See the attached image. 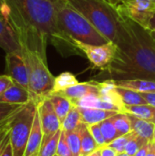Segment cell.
<instances>
[{
	"mask_svg": "<svg viewBox=\"0 0 155 156\" xmlns=\"http://www.w3.org/2000/svg\"><path fill=\"white\" fill-rule=\"evenodd\" d=\"M7 19L22 49L39 55L47 62V46L62 56L83 55L77 44L58 27L52 0H3Z\"/></svg>",
	"mask_w": 155,
	"mask_h": 156,
	"instance_id": "1",
	"label": "cell"
},
{
	"mask_svg": "<svg viewBox=\"0 0 155 156\" xmlns=\"http://www.w3.org/2000/svg\"><path fill=\"white\" fill-rule=\"evenodd\" d=\"M119 14L117 51L113 61L102 70L107 80L146 79L155 80V41L150 31Z\"/></svg>",
	"mask_w": 155,
	"mask_h": 156,
	"instance_id": "2",
	"label": "cell"
},
{
	"mask_svg": "<svg viewBox=\"0 0 155 156\" xmlns=\"http://www.w3.org/2000/svg\"><path fill=\"white\" fill-rule=\"evenodd\" d=\"M52 1L58 28L76 44L99 46L110 42L67 0Z\"/></svg>",
	"mask_w": 155,
	"mask_h": 156,
	"instance_id": "3",
	"label": "cell"
},
{
	"mask_svg": "<svg viewBox=\"0 0 155 156\" xmlns=\"http://www.w3.org/2000/svg\"><path fill=\"white\" fill-rule=\"evenodd\" d=\"M109 41L117 40L119 14L104 0H67Z\"/></svg>",
	"mask_w": 155,
	"mask_h": 156,
	"instance_id": "4",
	"label": "cell"
},
{
	"mask_svg": "<svg viewBox=\"0 0 155 156\" xmlns=\"http://www.w3.org/2000/svg\"><path fill=\"white\" fill-rule=\"evenodd\" d=\"M28 68V90L37 103L54 91L55 77L50 73L48 63L35 52L22 49Z\"/></svg>",
	"mask_w": 155,
	"mask_h": 156,
	"instance_id": "5",
	"label": "cell"
},
{
	"mask_svg": "<svg viewBox=\"0 0 155 156\" xmlns=\"http://www.w3.org/2000/svg\"><path fill=\"white\" fill-rule=\"evenodd\" d=\"M37 111V103L31 100L23 105L7 122L13 156H25Z\"/></svg>",
	"mask_w": 155,
	"mask_h": 156,
	"instance_id": "6",
	"label": "cell"
},
{
	"mask_svg": "<svg viewBox=\"0 0 155 156\" xmlns=\"http://www.w3.org/2000/svg\"><path fill=\"white\" fill-rule=\"evenodd\" d=\"M115 9L118 13L148 29L150 20L155 14V2L153 0H122Z\"/></svg>",
	"mask_w": 155,
	"mask_h": 156,
	"instance_id": "7",
	"label": "cell"
},
{
	"mask_svg": "<svg viewBox=\"0 0 155 156\" xmlns=\"http://www.w3.org/2000/svg\"><path fill=\"white\" fill-rule=\"evenodd\" d=\"M77 46L93 67L100 69V70L107 69V67L113 61L117 51L116 44L111 41L99 46L86 44H77Z\"/></svg>",
	"mask_w": 155,
	"mask_h": 156,
	"instance_id": "8",
	"label": "cell"
},
{
	"mask_svg": "<svg viewBox=\"0 0 155 156\" xmlns=\"http://www.w3.org/2000/svg\"><path fill=\"white\" fill-rule=\"evenodd\" d=\"M5 74L14 82L28 90V68L23 53L8 52L5 54Z\"/></svg>",
	"mask_w": 155,
	"mask_h": 156,
	"instance_id": "9",
	"label": "cell"
},
{
	"mask_svg": "<svg viewBox=\"0 0 155 156\" xmlns=\"http://www.w3.org/2000/svg\"><path fill=\"white\" fill-rule=\"evenodd\" d=\"M37 112L44 137H48L61 130V122L48 97L37 103Z\"/></svg>",
	"mask_w": 155,
	"mask_h": 156,
	"instance_id": "10",
	"label": "cell"
},
{
	"mask_svg": "<svg viewBox=\"0 0 155 156\" xmlns=\"http://www.w3.org/2000/svg\"><path fill=\"white\" fill-rule=\"evenodd\" d=\"M0 48L5 53L19 52L22 53V48L17 37L9 25L7 19L0 13Z\"/></svg>",
	"mask_w": 155,
	"mask_h": 156,
	"instance_id": "11",
	"label": "cell"
},
{
	"mask_svg": "<svg viewBox=\"0 0 155 156\" xmlns=\"http://www.w3.org/2000/svg\"><path fill=\"white\" fill-rule=\"evenodd\" d=\"M58 92L69 98L71 101V102H74L76 101H79L82 98L90 95L100 96V89H99L98 81L96 80H90L81 83L79 82Z\"/></svg>",
	"mask_w": 155,
	"mask_h": 156,
	"instance_id": "12",
	"label": "cell"
},
{
	"mask_svg": "<svg viewBox=\"0 0 155 156\" xmlns=\"http://www.w3.org/2000/svg\"><path fill=\"white\" fill-rule=\"evenodd\" d=\"M32 100L29 90L23 86L14 82L2 95H0V102L25 105Z\"/></svg>",
	"mask_w": 155,
	"mask_h": 156,
	"instance_id": "13",
	"label": "cell"
},
{
	"mask_svg": "<svg viewBox=\"0 0 155 156\" xmlns=\"http://www.w3.org/2000/svg\"><path fill=\"white\" fill-rule=\"evenodd\" d=\"M43 137H44V134H43L38 112L37 111V113H36V116L34 119V122L32 125V129H31V132L29 134V138L27 141V145L26 148L25 156H37L39 149L42 144Z\"/></svg>",
	"mask_w": 155,
	"mask_h": 156,
	"instance_id": "14",
	"label": "cell"
},
{
	"mask_svg": "<svg viewBox=\"0 0 155 156\" xmlns=\"http://www.w3.org/2000/svg\"><path fill=\"white\" fill-rule=\"evenodd\" d=\"M78 108L81 114L82 122L86 123L87 125L100 123L114 116L119 112L115 111L101 110V109H95V108H84V107H78Z\"/></svg>",
	"mask_w": 155,
	"mask_h": 156,
	"instance_id": "15",
	"label": "cell"
},
{
	"mask_svg": "<svg viewBox=\"0 0 155 156\" xmlns=\"http://www.w3.org/2000/svg\"><path fill=\"white\" fill-rule=\"evenodd\" d=\"M131 122V126H132V131L139 135L142 138H144L147 140L149 143L153 144V138H154V127L155 124L149 122L147 121H144L143 119H140L134 115L127 113Z\"/></svg>",
	"mask_w": 155,
	"mask_h": 156,
	"instance_id": "16",
	"label": "cell"
},
{
	"mask_svg": "<svg viewBox=\"0 0 155 156\" xmlns=\"http://www.w3.org/2000/svg\"><path fill=\"white\" fill-rule=\"evenodd\" d=\"M118 87L132 90L140 93L143 92H155V80L146 79H131L114 80Z\"/></svg>",
	"mask_w": 155,
	"mask_h": 156,
	"instance_id": "17",
	"label": "cell"
},
{
	"mask_svg": "<svg viewBox=\"0 0 155 156\" xmlns=\"http://www.w3.org/2000/svg\"><path fill=\"white\" fill-rule=\"evenodd\" d=\"M77 131L79 134L81 142V156H89L94 151L100 148L94 140L89 126L86 123L80 122Z\"/></svg>",
	"mask_w": 155,
	"mask_h": 156,
	"instance_id": "18",
	"label": "cell"
},
{
	"mask_svg": "<svg viewBox=\"0 0 155 156\" xmlns=\"http://www.w3.org/2000/svg\"><path fill=\"white\" fill-rule=\"evenodd\" d=\"M74 106L77 107H84V108H95V109H101V110H109V111H115L119 112H122V110L117 107L116 105L105 101L102 99H100V96L90 95L87 96L85 98H82L79 101H76L72 102Z\"/></svg>",
	"mask_w": 155,
	"mask_h": 156,
	"instance_id": "19",
	"label": "cell"
},
{
	"mask_svg": "<svg viewBox=\"0 0 155 156\" xmlns=\"http://www.w3.org/2000/svg\"><path fill=\"white\" fill-rule=\"evenodd\" d=\"M48 99L51 101L60 122L62 123V122L64 121V119L66 118V116L73 106L71 101L59 92H52L48 96Z\"/></svg>",
	"mask_w": 155,
	"mask_h": 156,
	"instance_id": "20",
	"label": "cell"
},
{
	"mask_svg": "<svg viewBox=\"0 0 155 156\" xmlns=\"http://www.w3.org/2000/svg\"><path fill=\"white\" fill-rule=\"evenodd\" d=\"M123 112L134 115L140 119L155 124V107L150 104L124 106Z\"/></svg>",
	"mask_w": 155,
	"mask_h": 156,
	"instance_id": "21",
	"label": "cell"
},
{
	"mask_svg": "<svg viewBox=\"0 0 155 156\" xmlns=\"http://www.w3.org/2000/svg\"><path fill=\"white\" fill-rule=\"evenodd\" d=\"M116 90L118 94L120 95V98L122 100V102L124 106H135V105H142V104H148L143 95L135 90L122 88V87H116Z\"/></svg>",
	"mask_w": 155,
	"mask_h": 156,
	"instance_id": "22",
	"label": "cell"
},
{
	"mask_svg": "<svg viewBox=\"0 0 155 156\" xmlns=\"http://www.w3.org/2000/svg\"><path fill=\"white\" fill-rule=\"evenodd\" d=\"M61 133H62V130H59L55 134H53L51 136L43 137L42 144H41V147L39 149L37 156L56 155Z\"/></svg>",
	"mask_w": 155,
	"mask_h": 156,
	"instance_id": "23",
	"label": "cell"
},
{
	"mask_svg": "<svg viewBox=\"0 0 155 156\" xmlns=\"http://www.w3.org/2000/svg\"><path fill=\"white\" fill-rule=\"evenodd\" d=\"M82 122L81 114L77 106H72L69 112L61 123V130L64 132H73L76 131L79 125Z\"/></svg>",
	"mask_w": 155,
	"mask_h": 156,
	"instance_id": "24",
	"label": "cell"
},
{
	"mask_svg": "<svg viewBox=\"0 0 155 156\" xmlns=\"http://www.w3.org/2000/svg\"><path fill=\"white\" fill-rule=\"evenodd\" d=\"M77 83H79V81L74 74L69 71L62 72L61 74H59L58 77L55 78L53 92H58V91L64 90L67 88H69Z\"/></svg>",
	"mask_w": 155,
	"mask_h": 156,
	"instance_id": "25",
	"label": "cell"
},
{
	"mask_svg": "<svg viewBox=\"0 0 155 156\" xmlns=\"http://www.w3.org/2000/svg\"><path fill=\"white\" fill-rule=\"evenodd\" d=\"M111 120L113 122V124L120 133V135H126L131 133L132 131V126H131V122L129 119V116L125 112H118L114 116L111 117Z\"/></svg>",
	"mask_w": 155,
	"mask_h": 156,
	"instance_id": "26",
	"label": "cell"
},
{
	"mask_svg": "<svg viewBox=\"0 0 155 156\" xmlns=\"http://www.w3.org/2000/svg\"><path fill=\"white\" fill-rule=\"evenodd\" d=\"M100 126L102 132V134L104 136L105 142H106V145L110 144L111 143H112L115 139H117L118 137H120V133H118V131L116 130L113 122L111 120V117L100 122Z\"/></svg>",
	"mask_w": 155,
	"mask_h": 156,
	"instance_id": "27",
	"label": "cell"
},
{
	"mask_svg": "<svg viewBox=\"0 0 155 156\" xmlns=\"http://www.w3.org/2000/svg\"><path fill=\"white\" fill-rule=\"evenodd\" d=\"M23 105H15L0 102V130L6 126L12 116L22 107Z\"/></svg>",
	"mask_w": 155,
	"mask_h": 156,
	"instance_id": "28",
	"label": "cell"
},
{
	"mask_svg": "<svg viewBox=\"0 0 155 156\" xmlns=\"http://www.w3.org/2000/svg\"><path fill=\"white\" fill-rule=\"evenodd\" d=\"M65 136L72 155L81 156V142L78 131L76 130L73 132H65Z\"/></svg>",
	"mask_w": 155,
	"mask_h": 156,
	"instance_id": "29",
	"label": "cell"
},
{
	"mask_svg": "<svg viewBox=\"0 0 155 156\" xmlns=\"http://www.w3.org/2000/svg\"><path fill=\"white\" fill-rule=\"evenodd\" d=\"M151 144L149 143L147 140H145L144 138H142L140 137L139 135L135 134L133 132L132 133V135H131V138L126 145V148H125V153L128 154L129 155L134 156L136 154V153L145 144Z\"/></svg>",
	"mask_w": 155,
	"mask_h": 156,
	"instance_id": "30",
	"label": "cell"
},
{
	"mask_svg": "<svg viewBox=\"0 0 155 156\" xmlns=\"http://www.w3.org/2000/svg\"><path fill=\"white\" fill-rule=\"evenodd\" d=\"M132 133H129V134H126V135H122L120 137H118L117 139H115L112 143H111L110 144H108L110 147H111L113 150L116 151L117 154H122V153H124L125 152V148H126V145L131 138V135H132Z\"/></svg>",
	"mask_w": 155,
	"mask_h": 156,
	"instance_id": "31",
	"label": "cell"
},
{
	"mask_svg": "<svg viewBox=\"0 0 155 156\" xmlns=\"http://www.w3.org/2000/svg\"><path fill=\"white\" fill-rule=\"evenodd\" d=\"M89 129L94 138V140L96 141V143L98 144V145L100 147H103L106 145V142L104 139V136L102 134L100 123H95V124H91V125H88Z\"/></svg>",
	"mask_w": 155,
	"mask_h": 156,
	"instance_id": "32",
	"label": "cell"
},
{
	"mask_svg": "<svg viewBox=\"0 0 155 156\" xmlns=\"http://www.w3.org/2000/svg\"><path fill=\"white\" fill-rule=\"evenodd\" d=\"M57 154L58 156H73L70 149H69V144L67 143L64 131H62L60 138H59L58 150H57Z\"/></svg>",
	"mask_w": 155,
	"mask_h": 156,
	"instance_id": "33",
	"label": "cell"
},
{
	"mask_svg": "<svg viewBox=\"0 0 155 156\" xmlns=\"http://www.w3.org/2000/svg\"><path fill=\"white\" fill-rule=\"evenodd\" d=\"M10 139H9V130L7 127V124L5 127L0 130V156H2L3 153L5 152L6 146L9 144Z\"/></svg>",
	"mask_w": 155,
	"mask_h": 156,
	"instance_id": "34",
	"label": "cell"
},
{
	"mask_svg": "<svg viewBox=\"0 0 155 156\" xmlns=\"http://www.w3.org/2000/svg\"><path fill=\"white\" fill-rule=\"evenodd\" d=\"M13 83L14 81L12 79L6 74L0 75V95H2Z\"/></svg>",
	"mask_w": 155,
	"mask_h": 156,
	"instance_id": "35",
	"label": "cell"
},
{
	"mask_svg": "<svg viewBox=\"0 0 155 156\" xmlns=\"http://www.w3.org/2000/svg\"><path fill=\"white\" fill-rule=\"evenodd\" d=\"M118 154L115 150H113L109 145H105L100 148V156H116Z\"/></svg>",
	"mask_w": 155,
	"mask_h": 156,
	"instance_id": "36",
	"label": "cell"
},
{
	"mask_svg": "<svg viewBox=\"0 0 155 156\" xmlns=\"http://www.w3.org/2000/svg\"><path fill=\"white\" fill-rule=\"evenodd\" d=\"M141 94L143 95V97L148 104L155 107V92H143Z\"/></svg>",
	"mask_w": 155,
	"mask_h": 156,
	"instance_id": "37",
	"label": "cell"
},
{
	"mask_svg": "<svg viewBox=\"0 0 155 156\" xmlns=\"http://www.w3.org/2000/svg\"><path fill=\"white\" fill-rule=\"evenodd\" d=\"M151 144H147L145 145H143L134 156H147L149 151H150V148H151Z\"/></svg>",
	"mask_w": 155,
	"mask_h": 156,
	"instance_id": "38",
	"label": "cell"
},
{
	"mask_svg": "<svg viewBox=\"0 0 155 156\" xmlns=\"http://www.w3.org/2000/svg\"><path fill=\"white\" fill-rule=\"evenodd\" d=\"M107 4H109L111 6H112V7H114V8H116L122 2V0H104Z\"/></svg>",
	"mask_w": 155,
	"mask_h": 156,
	"instance_id": "39",
	"label": "cell"
},
{
	"mask_svg": "<svg viewBox=\"0 0 155 156\" xmlns=\"http://www.w3.org/2000/svg\"><path fill=\"white\" fill-rule=\"evenodd\" d=\"M2 156H13V152H12V147H11V144L9 143V144L6 146L5 152L3 153Z\"/></svg>",
	"mask_w": 155,
	"mask_h": 156,
	"instance_id": "40",
	"label": "cell"
},
{
	"mask_svg": "<svg viewBox=\"0 0 155 156\" xmlns=\"http://www.w3.org/2000/svg\"><path fill=\"white\" fill-rule=\"evenodd\" d=\"M148 30L155 31V14L153 16V17H152V18H151V20H150Z\"/></svg>",
	"mask_w": 155,
	"mask_h": 156,
	"instance_id": "41",
	"label": "cell"
},
{
	"mask_svg": "<svg viewBox=\"0 0 155 156\" xmlns=\"http://www.w3.org/2000/svg\"><path fill=\"white\" fill-rule=\"evenodd\" d=\"M147 156H155V143H153L151 144V148Z\"/></svg>",
	"mask_w": 155,
	"mask_h": 156,
	"instance_id": "42",
	"label": "cell"
},
{
	"mask_svg": "<svg viewBox=\"0 0 155 156\" xmlns=\"http://www.w3.org/2000/svg\"><path fill=\"white\" fill-rule=\"evenodd\" d=\"M4 11H5V5L3 0H0V13L4 16Z\"/></svg>",
	"mask_w": 155,
	"mask_h": 156,
	"instance_id": "43",
	"label": "cell"
},
{
	"mask_svg": "<svg viewBox=\"0 0 155 156\" xmlns=\"http://www.w3.org/2000/svg\"><path fill=\"white\" fill-rule=\"evenodd\" d=\"M101 148V147H100ZM100 148H99L98 150L94 151L92 154H90L89 156H100Z\"/></svg>",
	"mask_w": 155,
	"mask_h": 156,
	"instance_id": "44",
	"label": "cell"
},
{
	"mask_svg": "<svg viewBox=\"0 0 155 156\" xmlns=\"http://www.w3.org/2000/svg\"><path fill=\"white\" fill-rule=\"evenodd\" d=\"M149 31H150L151 36L153 37V38L154 39V41H155V31H152V30H149Z\"/></svg>",
	"mask_w": 155,
	"mask_h": 156,
	"instance_id": "45",
	"label": "cell"
},
{
	"mask_svg": "<svg viewBox=\"0 0 155 156\" xmlns=\"http://www.w3.org/2000/svg\"><path fill=\"white\" fill-rule=\"evenodd\" d=\"M116 156H131V155H129L128 154H126V153L124 152V153H122V154H118Z\"/></svg>",
	"mask_w": 155,
	"mask_h": 156,
	"instance_id": "46",
	"label": "cell"
},
{
	"mask_svg": "<svg viewBox=\"0 0 155 156\" xmlns=\"http://www.w3.org/2000/svg\"><path fill=\"white\" fill-rule=\"evenodd\" d=\"M153 143H155V127H154V138H153Z\"/></svg>",
	"mask_w": 155,
	"mask_h": 156,
	"instance_id": "47",
	"label": "cell"
},
{
	"mask_svg": "<svg viewBox=\"0 0 155 156\" xmlns=\"http://www.w3.org/2000/svg\"><path fill=\"white\" fill-rule=\"evenodd\" d=\"M54 156H58V154H56V155H54Z\"/></svg>",
	"mask_w": 155,
	"mask_h": 156,
	"instance_id": "48",
	"label": "cell"
},
{
	"mask_svg": "<svg viewBox=\"0 0 155 156\" xmlns=\"http://www.w3.org/2000/svg\"><path fill=\"white\" fill-rule=\"evenodd\" d=\"M153 2H155V0H153Z\"/></svg>",
	"mask_w": 155,
	"mask_h": 156,
	"instance_id": "49",
	"label": "cell"
}]
</instances>
